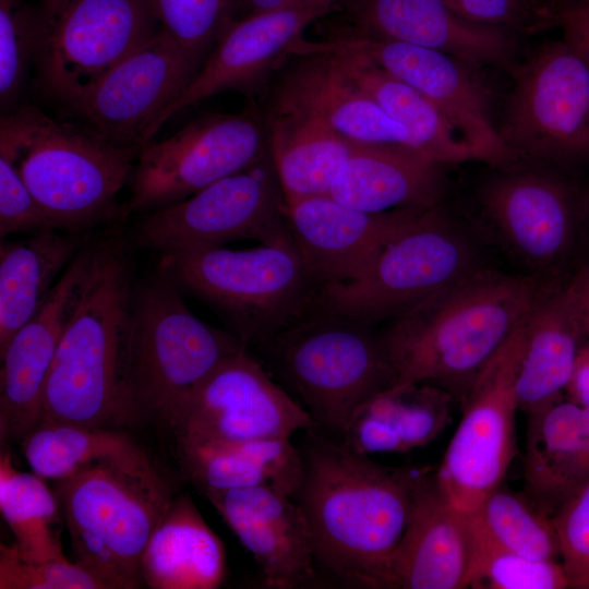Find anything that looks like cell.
Wrapping results in <instances>:
<instances>
[{
  "label": "cell",
  "instance_id": "33",
  "mask_svg": "<svg viewBox=\"0 0 589 589\" xmlns=\"http://www.w3.org/2000/svg\"><path fill=\"white\" fill-rule=\"evenodd\" d=\"M267 125L269 156L285 203L328 195L352 141L299 111H269Z\"/></svg>",
  "mask_w": 589,
  "mask_h": 589
},
{
  "label": "cell",
  "instance_id": "2",
  "mask_svg": "<svg viewBox=\"0 0 589 589\" xmlns=\"http://www.w3.org/2000/svg\"><path fill=\"white\" fill-rule=\"evenodd\" d=\"M549 284L480 266L390 320L381 334L395 376L390 388L428 384L464 401Z\"/></svg>",
  "mask_w": 589,
  "mask_h": 589
},
{
  "label": "cell",
  "instance_id": "24",
  "mask_svg": "<svg viewBox=\"0 0 589 589\" xmlns=\"http://www.w3.org/2000/svg\"><path fill=\"white\" fill-rule=\"evenodd\" d=\"M278 68L269 111L308 113L352 142L417 149L408 131L349 77L337 53L290 55Z\"/></svg>",
  "mask_w": 589,
  "mask_h": 589
},
{
  "label": "cell",
  "instance_id": "31",
  "mask_svg": "<svg viewBox=\"0 0 589 589\" xmlns=\"http://www.w3.org/2000/svg\"><path fill=\"white\" fill-rule=\"evenodd\" d=\"M453 399L428 384L388 388L358 410L340 438L366 456L423 447L449 424Z\"/></svg>",
  "mask_w": 589,
  "mask_h": 589
},
{
  "label": "cell",
  "instance_id": "34",
  "mask_svg": "<svg viewBox=\"0 0 589 589\" xmlns=\"http://www.w3.org/2000/svg\"><path fill=\"white\" fill-rule=\"evenodd\" d=\"M335 53L349 77L408 131L419 152L441 165L476 159L453 125L421 93L359 57Z\"/></svg>",
  "mask_w": 589,
  "mask_h": 589
},
{
  "label": "cell",
  "instance_id": "19",
  "mask_svg": "<svg viewBox=\"0 0 589 589\" xmlns=\"http://www.w3.org/2000/svg\"><path fill=\"white\" fill-rule=\"evenodd\" d=\"M338 1L294 0L243 20L226 21L193 81L157 121L154 135L177 112L208 97L225 92L251 98L260 95L292 44Z\"/></svg>",
  "mask_w": 589,
  "mask_h": 589
},
{
  "label": "cell",
  "instance_id": "10",
  "mask_svg": "<svg viewBox=\"0 0 589 589\" xmlns=\"http://www.w3.org/2000/svg\"><path fill=\"white\" fill-rule=\"evenodd\" d=\"M498 133L509 164L570 172L589 165V63L565 38L519 69Z\"/></svg>",
  "mask_w": 589,
  "mask_h": 589
},
{
  "label": "cell",
  "instance_id": "41",
  "mask_svg": "<svg viewBox=\"0 0 589 589\" xmlns=\"http://www.w3.org/2000/svg\"><path fill=\"white\" fill-rule=\"evenodd\" d=\"M1 589H106L105 584L77 562L65 556L29 560L13 544H0Z\"/></svg>",
  "mask_w": 589,
  "mask_h": 589
},
{
  "label": "cell",
  "instance_id": "39",
  "mask_svg": "<svg viewBox=\"0 0 589 589\" xmlns=\"http://www.w3.org/2000/svg\"><path fill=\"white\" fill-rule=\"evenodd\" d=\"M473 531L476 551L469 587L480 589L570 588L566 570L556 560H536L506 551L482 537L474 528Z\"/></svg>",
  "mask_w": 589,
  "mask_h": 589
},
{
  "label": "cell",
  "instance_id": "38",
  "mask_svg": "<svg viewBox=\"0 0 589 589\" xmlns=\"http://www.w3.org/2000/svg\"><path fill=\"white\" fill-rule=\"evenodd\" d=\"M46 29L39 7L24 0H0V106L15 110L31 65H35Z\"/></svg>",
  "mask_w": 589,
  "mask_h": 589
},
{
  "label": "cell",
  "instance_id": "36",
  "mask_svg": "<svg viewBox=\"0 0 589 589\" xmlns=\"http://www.w3.org/2000/svg\"><path fill=\"white\" fill-rule=\"evenodd\" d=\"M46 479L14 468L9 450L0 458V510L15 537L12 544L29 560L64 557L58 529L59 501Z\"/></svg>",
  "mask_w": 589,
  "mask_h": 589
},
{
  "label": "cell",
  "instance_id": "40",
  "mask_svg": "<svg viewBox=\"0 0 589 589\" xmlns=\"http://www.w3.org/2000/svg\"><path fill=\"white\" fill-rule=\"evenodd\" d=\"M149 4L159 28L200 70L226 22L228 0H149Z\"/></svg>",
  "mask_w": 589,
  "mask_h": 589
},
{
  "label": "cell",
  "instance_id": "26",
  "mask_svg": "<svg viewBox=\"0 0 589 589\" xmlns=\"http://www.w3.org/2000/svg\"><path fill=\"white\" fill-rule=\"evenodd\" d=\"M442 166L410 147L352 142L328 195L370 213L431 208L443 196Z\"/></svg>",
  "mask_w": 589,
  "mask_h": 589
},
{
  "label": "cell",
  "instance_id": "44",
  "mask_svg": "<svg viewBox=\"0 0 589 589\" xmlns=\"http://www.w3.org/2000/svg\"><path fill=\"white\" fill-rule=\"evenodd\" d=\"M460 16L480 24L536 28L545 24L533 0H442Z\"/></svg>",
  "mask_w": 589,
  "mask_h": 589
},
{
  "label": "cell",
  "instance_id": "27",
  "mask_svg": "<svg viewBox=\"0 0 589 589\" xmlns=\"http://www.w3.org/2000/svg\"><path fill=\"white\" fill-rule=\"evenodd\" d=\"M582 333V315L572 284L562 288L549 284L525 323L516 394L518 407L527 416L560 400L573 375Z\"/></svg>",
  "mask_w": 589,
  "mask_h": 589
},
{
  "label": "cell",
  "instance_id": "47",
  "mask_svg": "<svg viewBox=\"0 0 589 589\" xmlns=\"http://www.w3.org/2000/svg\"><path fill=\"white\" fill-rule=\"evenodd\" d=\"M294 0H228L226 21L243 20L280 8Z\"/></svg>",
  "mask_w": 589,
  "mask_h": 589
},
{
  "label": "cell",
  "instance_id": "1",
  "mask_svg": "<svg viewBox=\"0 0 589 589\" xmlns=\"http://www.w3.org/2000/svg\"><path fill=\"white\" fill-rule=\"evenodd\" d=\"M303 432L293 500L316 564L353 587L381 588L410 517L413 473L382 466L316 425Z\"/></svg>",
  "mask_w": 589,
  "mask_h": 589
},
{
  "label": "cell",
  "instance_id": "17",
  "mask_svg": "<svg viewBox=\"0 0 589 589\" xmlns=\"http://www.w3.org/2000/svg\"><path fill=\"white\" fill-rule=\"evenodd\" d=\"M45 17L34 67L41 91L60 105L159 29L149 0H71Z\"/></svg>",
  "mask_w": 589,
  "mask_h": 589
},
{
  "label": "cell",
  "instance_id": "51",
  "mask_svg": "<svg viewBox=\"0 0 589 589\" xmlns=\"http://www.w3.org/2000/svg\"><path fill=\"white\" fill-rule=\"evenodd\" d=\"M572 9H577L589 15V0Z\"/></svg>",
  "mask_w": 589,
  "mask_h": 589
},
{
  "label": "cell",
  "instance_id": "30",
  "mask_svg": "<svg viewBox=\"0 0 589 589\" xmlns=\"http://www.w3.org/2000/svg\"><path fill=\"white\" fill-rule=\"evenodd\" d=\"M524 476L527 492L544 513L560 505L589 479L586 409L561 399L528 416Z\"/></svg>",
  "mask_w": 589,
  "mask_h": 589
},
{
  "label": "cell",
  "instance_id": "4",
  "mask_svg": "<svg viewBox=\"0 0 589 589\" xmlns=\"http://www.w3.org/2000/svg\"><path fill=\"white\" fill-rule=\"evenodd\" d=\"M140 148L31 105L0 119V155L14 161L43 211L64 231L91 232L119 220L117 196L129 184Z\"/></svg>",
  "mask_w": 589,
  "mask_h": 589
},
{
  "label": "cell",
  "instance_id": "48",
  "mask_svg": "<svg viewBox=\"0 0 589 589\" xmlns=\"http://www.w3.org/2000/svg\"><path fill=\"white\" fill-rule=\"evenodd\" d=\"M570 284L580 306L585 332L589 334V267L585 268Z\"/></svg>",
  "mask_w": 589,
  "mask_h": 589
},
{
  "label": "cell",
  "instance_id": "22",
  "mask_svg": "<svg viewBox=\"0 0 589 589\" xmlns=\"http://www.w3.org/2000/svg\"><path fill=\"white\" fill-rule=\"evenodd\" d=\"M425 209L370 213L329 195L285 203L289 230L316 290L358 278L382 248Z\"/></svg>",
  "mask_w": 589,
  "mask_h": 589
},
{
  "label": "cell",
  "instance_id": "23",
  "mask_svg": "<svg viewBox=\"0 0 589 589\" xmlns=\"http://www.w3.org/2000/svg\"><path fill=\"white\" fill-rule=\"evenodd\" d=\"M474 551L470 513L454 506L435 478L413 473L410 517L387 563L381 588H467Z\"/></svg>",
  "mask_w": 589,
  "mask_h": 589
},
{
  "label": "cell",
  "instance_id": "52",
  "mask_svg": "<svg viewBox=\"0 0 589 589\" xmlns=\"http://www.w3.org/2000/svg\"><path fill=\"white\" fill-rule=\"evenodd\" d=\"M585 348L589 352V345L585 346Z\"/></svg>",
  "mask_w": 589,
  "mask_h": 589
},
{
  "label": "cell",
  "instance_id": "43",
  "mask_svg": "<svg viewBox=\"0 0 589 589\" xmlns=\"http://www.w3.org/2000/svg\"><path fill=\"white\" fill-rule=\"evenodd\" d=\"M61 230L37 203L9 157L0 155V237Z\"/></svg>",
  "mask_w": 589,
  "mask_h": 589
},
{
  "label": "cell",
  "instance_id": "46",
  "mask_svg": "<svg viewBox=\"0 0 589 589\" xmlns=\"http://www.w3.org/2000/svg\"><path fill=\"white\" fill-rule=\"evenodd\" d=\"M570 400L589 409V352L581 347L575 369L566 387Z\"/></svg>",
  "mask_w": 589,
  "mask_h": 589
},
{
  "label": "cell",
  "instance_id": "16",
  "mask_svg": "<svg viewBox=\"0 0 589 589\" xmlns=\"http://www.w3.org/2000/svg\"><path fill=\"white\" fill-rule=\"evenodd\" d=\"M168 425L176 438L240 442L291 438L316 424L245 346L178 402Z\"/></svg>",
  "mask_w": 589,
  "mask_h": 589
},
{
  "label": "cell",
  "instance_id": "15",
  "mask_svg": "<svg viewBox=\"0 0 589 589\" xmlns=\"http://www.w3.org/2000/svg\"><path fill=\"white\" fill-rule=\"evenodd\" d=\"M332 51L359 57L430 100L470 147L476 160L505 166L510 157L492 117V93L472 64L410 44L376 39L297 40L291 55Z\"/></svg>",
  "mask_w": 589,
  "mask_h": 589
},
{
  "label": "cell",
  "instance_id": "13",
  "mask_svg": "<svg viewBox=\"0 0 589 589\" xmlns=\"http://www.w3.org/2000/svg\"><path fill=\"white\" fill-rule=\"evenodd\" d=\"M266 129L251 110L194 118L141 146L119 221L180 202L263 157Z\"/></svg>",
  "mask_w": 589,
  "mask_h": 589
},
{
  "label": "cell",
  "instance_id": "5",
  "mask_svg": "<svg viewBox=\"0 0 589 589\" xmlns=\"http://www.w3.org/2000/svg\"><path fill=\"white\" fill-rule=\"evenodd\" d=\"M53 491L75 562L106 589L142 587L144 549L172 497L148 457L98 460Z\"/></svg>",
  "mask_w": 589,
  "mask_h": 589
},
{
  "label": "cell",
  "instance_id": "32",
  "mask_svg": "<svg viewBox=\"0 0 589 589\" xmlns=\"http://www.w3.org/2000/svg\"><path fill=\"white\" fill-rule=\"evenodd\" d=\"M92 232L47 230L0 242V352L38 311Z\"/></svg>",
  "mask_w": 589,
  "mask_h": 589
},
{
  "label": "cell",
  "instance_id": "11",
  "mask_svg": "<svg viewBox=\"0 0 589 589\" xmlns=\"http://www.w3.org/2000/svg\"><path fill=\"white\" fill-rule=\"evenodd\" d=\"M493 168L478 193L485 235L524 274L550 283L574 245L588 193L570 171L520 163Z\"/></svg>",
  "mask_w": 589,
  "mask_h": 589
},
{
  "label": "cell",
  "instance_id": "29",
  "mask_svg": "<svg viewBox=\"0 0 589 589\" xmlns=\"http://www.w3.org/2000/svg\"><path fill=\"white\" fill-rule=\"evenodd\" d=\"M176 442L181 470L202 494L266 485L293 497L299 488L302 456L291 438Z\"/></svg>",
  "mask_w": 589,
  "mask_h": 589
},
{
  "label": "cell",
  "instance_id": "45",
  "mask_svg": "<svg viewBox=\"0 0 589 589\" xmlns=\"http://www.w3.org/2000/svg\"><path fill=\"white\" fill-rule=\"evenodd\" d=\"M554 22L563 28L564 38L589 63V15L577 9H568L558 13Z\"/></svg>",
  "mask_w": 589,
  "mask_h": 589
},
{
  "label": "cell",
  "instance_id": "35",
  "mask_svg": "<svg viewBox=\"0 0 589 589\" xmlns=\"http://www.w3.org/2000/svg\"><path fill=\"white\" fill-rule=\"evenodd\" d=\"M21 444L33 472L55 481L98 460L147 457L125 432L116 428L40 422Z\"/></svg>",
  "mask_w": 589,
  "mask_h": 589
},
{
  "label": "cell",
  "instance_id": "6",
  "mask_svg": "<svg viewBox=\"0 0 589 589\" xmlns=\"http://www.w3.org/2000/svg\"><path fill=\"white\" fill-rule=\"evenodd\" d=\"M156 271L216 310L248 346L310 312L317 291L293 239L249 249L213 245L160 253Z\"/></svg>",
  "mask_w": 589,
  "mask_h": 589
},
{
  "label": "cell",
  "instance_id": "50",
  "mask_svg": "<svg viewBox=\"0 0 589 589\" xmlns=\"http://www.w3.org/2000/svg\"><path fill=\"white\" fill-rule=\"evenodd\" d=\"M71 0H43L40 8L45 16H51L62 9Z\"/></svg>",
  "mask_w": 589,
  "mask_h": 589
},
{
  "label": "cell",
  "instance_id": "12",
  "mask_svg": "<svg viewBox=\"0 0 589 589\" xmlns=\"http://www.w3.org/2000/svg\"><path fill=\"white\" fill-rule=\"evenodd\" d=\"M289 239L284 194L266 154L180 202L140 215L132 230L136 245L157 254L236 240L273 244Z\"/></svg>",
  "mask_w": 589,
  "mask_h": 589
},
{
  "label": "cell",
  "instance_id": "7",
  "mask_svg": "<svg viewBox=\"0 0 589 589\" xmlns=\"http://www.w3.org/2000/svg\"><path fill=\"white\" fill-rule=\"evenodd\" d=\"M372 324L311 310L257 342L316 426L341 437L353 416L394 384Z\"/></svg>",
  "mask_w": 589,
  "mask_h": 589
},
{
  "label": "cell",
  "instance_id": "20",
  "mask_svg": "<svg viewBox=\"0 0 589 589\" xmlns=\"http://www.w3.org/2000/svg\"><path fill=\"white\" fill-rule=\"evenodd\" d=\"M323 39L389 40L437 50L474 67L504 64L508 28L471 22L442 0H339Z\"/></svg>",
  "mask_w": 589,
  "mask_h": 589
},
{
  "label": "cell",
  "instance_id": "3",
  "mask_svg": "<svg viewBox=\"0 0 589 589\" xmlns=\"http://www.w3.org/2000/svg\"><path fill=\"white\" fill-rule=\"evenodd\" d=\"M94 237V256L45 385L40 422L127 424L128 358L136 281L120 226Z\"/></svg>",
  "mask_w": 589,
  "mask_h": 589
},
{
  "label": "cell",
  "instance_id": "28",
  "mask_svg": "<svg viewBox=\"0 0 589 589\" xmlns=\"http://www.w3.org/2000/svg\"><path fill=\"white\" fill-rule=\"evenodd\" d=\"M221 540L191 497L172 496L144 549L141 572L152 589H214L225 578Z\"/></svg>",
  "mask_w": 589,
  "mask_h": 589
},
{
  "label": "cell",
  "instance_id": "8",
  "mask_svg": "<svg viewBox=\"0 0 589 589\" xmlns=\"http://www.w3.org/2000/svg\"><path fill=\"white\" fill-rule=\"evenodd\" d=\"M245 345L195 316L161 273L136 278L128 358L127 420L168 424L178 402L216 365Z\"/></svg>",
  "mask_w": 589,
  "mask_h": 589
},
{
  "label": "cell",
  "instance_id": "37",
  "mask_svg": "<svg viewBox=\"0 0 589 589\" xmlns=\"http://www.w3.org/2000/svg\"><path fill=\"white\" fill-rule=\"evenodd\" d=\"M474 530L495 545L536 560H556L553 518L501 486L470 513Z\"/></svg>",
  "mask_w": 589,
  "mask_h": 589
},
{
  "label": "cell",
  "instance_id": "21",
  "mask_svg": "<svg viewBox=\"0 0 589 589\" xmlns=\"http://www.w3.org/2000/svg\"><path fill=\"white\" fill-rule=\"evenodd\" d=\"M94 237L63 271L45 302L0 352V444L22 440L40 421L48 373L94 256Z\"/></svg>",
  "mask_w": 589,
  "mask_h": 589
},
{
  "label": "cell",
  "instance_id": "18",
  "mask_svg": "<svg viewBox=\"0 0 589 589\" xmlns=\"http://www.w3.org/2000/svg\"><path fill=\"white\" fill-rule=\"evenodd\" d=\"M199 72L163 29L61 105L110 142L141 147Z\"/></svg>",
  "mask_w": 589,
  "mask_h": 589
},
{
  "label": "cell",
  "instance_id": "9",
  "mask_svg": "<svg viewBox=\"0 0 589 589\" xmlns=\"http://www.w3.org/2000/svg\"><path fill=\"white\" fill-rule=\"evenodd\" d=\"M478 267L470 235L437 205L392 238L358 278L318 289L312 310L373 325L397 317Z\"/></svg>",
  "mask_w": 589,
  "mask_h": 589
},
{
  "label": "cell",
  "instance_id": "14",
  "mask_svg": "<svg viewBox=\"0 0 589 589\" xmlns=\"http://www.w3.org/2000/svg\"><path fill=\"white\" fill-rule=\"evenodd\" d=\"M526 318L474 378L462 401L461 420L434 477L445 497L468 513L501 486L516 453V383Z\"/></svg>",
  "mask_w": 589,
  "mask_h": 589
},
{
  "label": "cell",
  "instance_id": "42",
  "mask_svg": "<svg viewBox=\"0 0 589 589\" xmlns=\"http://www.w3.org/2000/svg\"><path fill=\"white\" fill-rule=\"evenodd\" d=\"M552 518L570 588H589V479L560 505Z\"/></svg>",
  "mask_w": 589,
  "mask_h": 589
},
{
  "label": "cell",
  "instance_id": "49",
  "mask_svg": "<svg viewBox=\"0 0 589 589\" xmlns=\"http://www.w3.org/2000/svg\"><path fill=\"white\" fill-rule=\"evenodd\" d=\"M539 12L548 23L554 22L562 11L575 8L588 0H533Z\"/></svg>",
  "mask_w": 589,
  "mask_h": 589
},
{
  "label": "cell",
  "instance_id": "25",
  "mask_svg": "<svg viewBox=\"0 0 589 589\" xmlns=\"http://www.w3.org/2000/svg\"><path fill=\"white\" fill-rule=\"evenodd\" d=\"M253 555L268 588L292 589L316 579L306 519L291 497L266 485L203 494Z\"/></svg>",
  "mask_w": 589,
  "mask_h": 589
}]
</instances>
